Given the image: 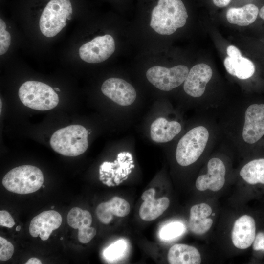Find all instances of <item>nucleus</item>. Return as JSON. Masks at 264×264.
<instances>
[{
    "label": "nucleus",
    "mask_w": 264,
    "mask_h": 264,
    "mask_svg": "<svg viewBox=\"0 0 264 264\" xmlns=\"http://www.w3.org/2000/svg\"><path fill=\"white\" fill-rule=\"evenodd\" d=\"M155 190L151 188L143 193L141 198L143 200L139 211V216L145 221L154 220L167 210L170 200L166 197L158 199L154 198Z\"/></svg>",
    "instance_id": "f3484780"
},
{
    "label": "nucleus",
    "mask_w": 264,
    "mask_h": 264,
    "mask_svg": "<svg viewBox=\"0 0 264 264\" xmlns=\"http://www.w3.org/2000/svg\"><path fill=\"white\" fill-rule=\"evenodd\" d=\"M228 57L224 60V66L230 75L240 79H246L254 73L255 67L249 59L242 56L240 50L234 45L227 47Z\"/></svg>",
    "instance_id": "4468645a"
},
{
    "label": "nucleus",
    "mask_w": 264,
    "mask_h": 264,
    "mask_svg": "<svg viewBox=\"0 0 264 264\" xmlns=\"http://www.w3.org/2000/svg\"><path fill=\"white\" fill-rule=\"evenodd\" d=\"M62 218L54 210L44 211L34 217L31 220L29 231L33 237L39 235L43 241L47 240L51 233L61 225Z\"/></svg>",
    "instance_id": "ddd939ff"
},
{
    "label": "nucleus",
    "mask_w": 264,
    "mask_h": 264,
    "mask_svg": "<svg viewBox=\"0 0 264 264\" xmlns=\"http://www.w3.org/2000/svg\"><path fill=\"white\" fill-rule=\"evenodd\" d=\"M67 222L74 229H78V238L82 243L89 242L96 235V229L90 225L92 222L90 212L79 207L72 208L68 213Z\"/></svg>",
    "instance_id": "2eb2a0df"
},
{
    "label": "nucleus",
    "mask_w": 264,
    "mask_h": 264,
    "mask_svg": "<svg viewBox=\"0 0 264 264\" xmlns=\"http://www.w3.org/2000/svg\"><path fill=\"white\" fill-rule=\"evenodd\" d=\"M54 208V206H52L51 207V209H53Z\"/></svg>",
    "instance_id": "c9c22d12"
},
{
    "label": "nucleus",
    "mask_w": 264,
    "mask_h": 264,
    "mask_svg": "<svg viewBox=\"0 0 264 264\" xmlns=\"http://www.w3.org/2000/svg\"><path fill=\"white\" fill-rule=\"evenodd\" d=\"M1 100L0 99V113H1Z\"/></svg>",
    "instance_id": "f704fd0d"
},
{
    "label": "nucleus",
    "mask_w": 264,
    "mask_h": 264,
    "mask_svg": "<svg viewBox=\"0 0 264 264\" xmlns=\"http://www.w3.org/2000/svg\"><path fill=\"white\" fill-rule=\"evenodd\" d=\"M42 187L43 188H44L45 186H44V185L43 184V185H42Z\"/></svg>",
    "instance_id": "e433bc0d"
},
{
    "label": "nucleus",
    "mask_w": 264,
    "mask_h": 264,
    "mask_svg": "<svg viewBox=\"0 0 264 264\" xmlns=\"http://www.w3.org/2000/svg\"><path fill=\"white\" fill-rule=\"evenodd\" d=\"M253 243V249L254 250L264 251V233L262 232H259L255 236Z\"/></svg>",
    "instance_id": "c85d7f7f"
},
{
    "label": "nucleus",
    "mask_w": 264,
    "mask_h": 264,
    "mask_svg": "<svg viewBox=\"0 0 264 264\" xmlns=\"http://www.w3.org/2000/svg\"><path fill=\"white\" fill-rule=\"evenodd\" d=\"M188 17L181 0H158L152 11L150 25L157 33L169 35L183 27Z\"/></svg>",
    "instance_id": "f257e3e1"
},
{
    "label": "nucleus",
    "mask_w": 264,
    "mask_h": 264,
    "mask_svg": "<svg viewBox=\"0 0 264 264\" xmlns=\"http://www.w3.org/2000/svg\"><path fill=\"white\" fill-rule=\"evenodd\" d=\"M215 6L218 7H224L227 6L231 0H212Z\"/></svg>",
    "instance_id": "c756f323"
},
{
    "label": "nucleus",
    "mask_w": 264,
    "mask_h": 264,
    "mask_svg": "<svg viewBox=\"0 0 264 264\" xmlns=\"http://www.w3.org/2000/svg\"><path fill=\"white\" fill-rule=\"evenodd\" d=\"M101 90L104 95L121 106L131 105L136 98L134 87L121 78L112 77L106 80Z\"/></svg>",
    "instance_id": "1a4fd4ad"
},
{
    "label": "nucleus",
    "mask_w": 264,
    "mask_h": 264,
    "mask_svg": "<svg viewBox=\"0 0 264 264\" xmlns=\"http://www.w3.org/2000/svg\"><path fill=\"white\" fill-rule=\"evenodd\" d=\"M167 259L170 264H199L201 261L196 248L181 243L175 244L170 248Z\"/></svg>",
    "instance_id": "412c9836"
},
{
    "label": "nucleus",
    "mask_w": 264,
    "mask_h": 264,
    "mask_svg": "<svg viewBox=\"0 0 264 264\" xmlns=\"http://www.w3.org/2000/svg\"><path fill=\"white\" fill-rule=\"evenodd\" d=\"M209 137L207 128L198 126L190 130L178 141L176 158L182 166H187L195 162L203 152Z\"/></svg>",
    "instance_id": "423d86ee"
},
{
    "label": "nucleus",
    "mask_w": 264,
    "mask_h": 264,
    "mask_svg": "<svg viewBox=\"0 0 264 264\" xmlns=\"http://www.w3.org/2000/svg\"><path fill=\"white\" fill-rule=\"evenodd\" d=\"M226 168L220 158L210 159L207 164V173L199 176L195 183L198 190L204 191L207 189L212 191L220 190L225 181Z\"/></svg>",
    "instance_id": "9b49d317"
},
{
    "label": "nucleus",
    "mask_w": 264,
    "mask_h": 264,
    "mask_svg": "<svg viewBox=\"0 0 264 264\" xmlns=\"http://www.w3.org/2000/svg\"><path fill=\"white\" fill-rule=\"evenodd\" d=\"M41 261L37 258H31L25 264H41Z\"/></svg>",
    "instance_id": "7c9ffc66"
},
{
    "label": "nucleus",
    "mask_w": 264,
    "mask_h": 264,
    "mask_svg": "<svg viewBox=\"0 0 264 264\" xmlns=\"http://www.w3.org/2000/svg\"><path fill=\"white\" fill-rule=\"evenodd\" d=\"M240 175L248 184H264V158L253 160L242 167Z\"/></svg>",
    "instance_id": "5701e85b"
},
{
    "label": "nucleus",
    "mask_w": 264,
    "mask_h": 264,
    "mask_svg": "<svg viewBox=\"0 0 264 264\" xmlns=\"http://www.w3.org/2000/svg\"><path fill=\"white\" fill-rule=\"evenodd\" d=\"M212 75V70L208 65L200 63L194 66L189 71L184 82V91L193 97L201 96Z\"/></svg>",
    "instance_id": "f8f14e48"
},
{
    "label": "nucleus",
    "mask_w": 264,
    "mask_h": 264,
    "mask_svg": "<svg viewBox=\"0 0 264 264\" xmlns=\"http://www.w3.org/2000/svg\"><path fill=\"white\" fill-rule=\"evenodd\" d=\"M13 244L5 239L0 237V260L6 261L9 260L14 253Z\"/></svg>",
    "instance_id": "bb28decb"
},
{
    "label": "nucleus",
    "mask_w": 264,
    "mask_h": 264,
    "mask_svg": "<svg viewBox=\"0 0 264 264\" xmlns=\"http://www.w3.org/2000/svg\"><path fill=\"white\" fill-rule=\"evenodd\" d=\"M21 226L20 225H19V226L16 227V230L17 231H19L21 230Z\"/></svg>",
    "instance_id": "473e14b6"
},
{
    "label": "nucleus",
    "mask_w": 264,
    "mask_h": 264,
    "mask_svg": "<svg viewBox=\"0 0 264 264\" xmlns=\"http://www.w3.org/2000/svg\"><path fill=\"white\" fill-rule=\"evenodd\" d=\"M259 14L260 18L264 20V5L260 10Z\"/></svg>",
    "instance_id": "2f4dec72"
},
{
    "label": "nucleus",
    "mask_w": 264,
    "mask_h": 264,
    "mask_svg": "<svg viewBox=\"0 0 264 264\" xmlns=\"http://www.w3.org/2000/svg\"><path fill=\"white\" fill-rule=\"evenodd\" d=\"M54 89L55 90H56V91H59V92L60 91V89H59V88H54Z\"/></svg>",
    "instance_id": "72a5a7b5"
},
{
    "label": "nucleus",
    "mask_w": 264,
    "mask_h": 264,
    "mask_svg": "<svg viewBox=\"0 0 264 264\" xmlns=\"http://www.w3.org/2000/svg\"><path fill=\"white\" fill-rule=\"evenodd\" d=\"M63 239V237H61V238H60V240H62Z\"/></svg>",
    "instance_id": "4c0bfd02"
},
{
    "label": "nucleus",
    "mask_w": 264,
    "mask_h": 264,
    "mask_svg": "<svg viewBox=\"0 0 264 264\" xmlns=\"http://www.w3.org/2000/svg\"><path fill=\"white\" fill-rule=\"evenodd\" d=\"M130 205L125 199L114 197L108 201L100 203L96 208V214L100 221L107 224L112 220L113 216L123 217L130 212Z\"/></svg>",
    "instance_id": "a211bd4d"
},
{
    "label": "nucleus",
    "mask_w": 264,
    "mask_h": 264,
    "mask_svg": "<svg viewBox=\"0 0 264 264\" xmlns=\"http://www.w3.org/2000/svg\"><path fill=\"white\" fill-rule=\"evenodd\" d=\"M115 49L113 37L105 34L97 36L82 45L79 49V55L80 58L87 63H99L111 56Z\"/></svg>",
    "instance_id": "6e6552de"
},
{
    "label": "nucleus",
    "mask_w": 264,
    "mask_h": 264,
    "mask_svg": "<svg viewBox=\"0 0 264 264\" xmlns=\"http://www.w3.org/2000/svg\"><path fill=\"white\" fill-rule=\"evenodd\" d=\"M15 223L10 213L5 210L0 211V225L1 226L12 228Z\"/></svg>",
    "instance_id": "cd10ccee"
},
{
    "label": "nucleus",
    "mask_w": 264,
    "mask_h": 264,
    "mask_svg": "<svg viewBox=\"0 0 264 264\" xmlns=\"http://www.w3.org/2000/svg\"><path fill=\"white\" fill-rule=\"evenodd\" d=\"M127 247L123 240H119L107 247L104 251V256L108 260H114L121 257Z\"/></svg>",
    "instance_id": "393cba45"
},
{
    "label": "nucleus",
    "mask_w": 264,
    "mask_h": 264,
    "mask_svg": "<svg viewBox=\"0 0 264 264\" xmlns=\"http://www.w3.org/2000/svg\"><path fill=\"white\" fill-rule=\"evenodd\" d=\"M22 104L33 110L45 111L54 108L59 99L58 94L49 85L37 81H27L18 91Z\"/></svg>",
    "instance_id": "39448f33"
},
{
    "label": "nucleus",
    "mask_w": 264,
    "mask_h": 264,
    "mask_svg": "<svg viewBox=\"0 0 264 264\" xmlns=\"http://www.w3.org/2000/svg\"><path fill=\"white\" fill-rule=\"evenodd\" d=\"M212 210L207 204L202 203L193 205L190 209L189 227L196 235H203L211 227L213 220L209 217Z\"/></svg>",
    "instance_id": "6ab92c4d"
},
{
    "label": "nucleus",
    "mask_w": 264,
    "mask_h": 264,
    "mask_svg": "<svg viewBox=\"0 0 264 264\" xmlns=\"http://www.w3.org/2000/svg\"><path fill=\"white\" fill-rule=\"evenodd\" d=\"M255 234L254 219L247 215H243L238 218L234 224L231 233L233 244L239 249H246L253 243Z\"/></svg>",
    "instance_id": "dca6fc26"
},
{
    "label": "nucleus",
    "mask_w": 264,
    "mask_h": 264,
    "mask_svg": "<svg viewBox=\"0 0 264 264\" xmlns=\"http://www.w3.org/2000/svg\"><path fill=\"white\" fill-rule=\"evenodd\" d=\"M73 13L72 0H48L39 19L41 33L46 37H53L66 25Z\"/></svg>",
    "instance_id": "7ed1b4c3"
},
{
    "label": "nucleus",
    "mask_w": 264,
    "mask_h": 264,
    "mask_svg": "<svg viewBox=\"0 0 264 264\" xmlns=\"http://www.w3.org/2000/svg\"><path fill=\"white\" fill-rule=\"evenodd\" d=\"M41 170L32 165L15 167L4 176L2 183L8 191L18 194H27L39 190L44 183Z\"/></svg>",
    "instance_id": "20e7f679"
},
{
    "label": "nucleus",
    "mask_w": 264,
    "mask_h": 264,
    "mask_svg": "<svg viewBox=\"0 0 264 264\" xmlns=\"http://www.w3.org/2000/svg\"><path fill=\"white\" fill-rule=\"evenodd\" d=\"M50 145L54 151L63 155L78 156L88 148V131L77 124L60 129L51 136Z\"/></svg>",
    "instance_id": "f03ea898"
},
{
    "label": "nucleus",
    "mask_w": 264,
    "mask_h": 264,
    "mask_svg": "<svg viewBox=\"0 0 264 264\" xmlns=\"http://www.w3.org/2000/svg\"><path fill=\"white\" fill-rule=\"evenodd\" d=\"M264 135V104H254L246 109L242 137L246 143L254 144Z\"/></svg>",
    "instance_id": "9d476101"
},
{
    "label": "nucleus",
    "mask_w": 264,
    "mask_h": 264,
    "mask_svg": "<svg viewBox=\"0 0 264 264\" xmlns=\"http://www.w3.org/2000/svg\"><path fill=\"white\" fill-rule=\"evenodd\" d=\"M185 230L184 224L180 222H172L164 225L159 231V237L162 240H170L183 234Z\"/></svg>",
    "instance_id": "b1692460"
},
{
    "label": "nucleus",
    "mask_w": 264,
    "mask_h": 264,
    "mask_svg": "<svg viewBox=\"0 0 264 264\" xmlns=\"http://www.w3.org/2000/svg\"><path fill=\"white\" fill-rule=\"evenodd\" d=\"M259 10L253 4H248L242 7L229 8L226 14L228 22L239 26H247L256 20Z\"/></svg>",
    "instance_id": "4be33fe9"
},
{
    "label": "nucleus",
    "mask_w": 264,
    "mask_h": 264,
    "mask_svg": "<svg viewBox=\"0 0 264 264\" xmlns=\"http://www.w3.org/2000/svg\"><path fill=\"white\" fill-rule=\"evenodd\" d=\"M181 128V124L177 121H170L164 117H158L151 124L150 137L154 142L166 143L177 135Z\"/></svg>",
    "instance_id": "aec40b11"
},
{
    "label": "nucleus",
    "mask_w": 264,
    "mask_h": 264,
    "mask_svg": "<svg viewBox=\"0 0 264 264\" xmlns=\"http://www.w3.org/2000/svg\"><path fill=\"white\" fill-rule=\"evenodd\" d=\"M4 21L0 19V55L4 54L8 50L11 44V36L6 30Z\"/></svg>",
    "instance_id": "a878e982"
},
{
    "label": "nucleus",
    "mask_w": 264,
    "mask_h": 264,
    "mask_svg": "<svg viewBox=\"0 0 264 264\" xmlns=\"http://www.w3.org/2000/svg\"><path fill=\"white\" fill-rule=\"evenodd\" d=\"M189 71L188 67L182 65L170 68L156 66L149 68L146 76L148 81L156 88L169 91L182 84Z\"/></svg>",
    "instance_id": "0eeeda50"
}]
</instances>
